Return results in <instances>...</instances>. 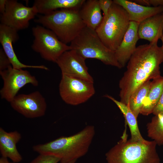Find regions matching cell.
I'll return each mask as SVG.
<instances>
[{
	"label": "cell",
	"instance_id": "cell-1",
	"mask_svg": "<svg viewBox=\"0 0 163 163\" xmlns=\"http://www.w3.org/2000/svg\"><path fill=\"white\" fill-rule=\"evenodd\" d=\"M158 41L139 46L132 55L126 69L120 79V101L128 105L135 91L145 82L161 76L160 65L163 62V50Z\"/></svg>",
	"mask_w": 163,
	"mask_h": 163
},
{
	"label": "cell",
	"instance_id": "cell-2",
	"mask_svg": "<svg viewBox=\"0 0 163 163\" xmlns=\"http://www.w3.org/2000/svg\"><path fill=\"white\" fill-rule=\"evenodd\" d=\"M95 134L94 126L88 125L73 135L61 137L44 144L35 145L33 149L39 154L58 158L60 163H68L86 154Z\"/></svg>",
	"mask_w": 163,
	"mask_h": 163
},
{
	"label": "cell",
	"instance_id": "cell-3",
	"mask_svg": "<svg viewBox=\"0 0 163 163\" xmlns=\"http://www.w3.org/2000/svg\"><path fill=\"white\" fill-rule=\"evenodd\" d=\"M127 137L125 131L121 139L106 153L107 163H160L154 141L134 142Z\"/></svg>",
	"mask_w": 163,
	"mask_h": 163
},
{
	"label": "cell",
	"instance_id": "cell-4",
	"mask_svg": "<svg viewBox=\"0 0 163 163\" xmlns=\"http://www.w3.org/2000/svg\"><path fill=\"white\" fill-rule=\"evenodd\" d=\"M79 9H62L38 15L34 21L52 31L59 39L67 44L86 26L79 14Z\"/></svg>",
	"mask_w": 163,
	"mask_h": 163
},
{
	"label": "cell",
	"instance_id": "cell-5",
	"mask_svg": "<svg viewBox=\"0 0 163 163\" xmlns=\"http://www.w3.org/2000/svg\"><path fill=\"white\" fill-rule=\"evenodd\" d=\"M130 22L126 11L113 2L95 31L104 45L114 52L121 42Z\"/></svg>",
	"mask_w": 163,
	"mask_h": 163
},
{
	"label": "cell",
	"instance_id": "cell-6",
	"mask_svg": "<svg viewBox=\"0 0 163 163\" xmlns=\"http://www.w3.org/2000/svg\"><path fill=\"white\" fill-rule=\"evenodd\" d=\"M70 46L86 59H96L106 65L122 68L116 59L114 52L104 45L95 30L87 26L70 43Z\"/></svg>",
	"mask_w": 163,
	"mask_h": 163
},
{
	"label": "cell",
	"instance_id": "cell-7",
	"mask_svg": "<svg viewBox=\"0 0 163 163\" xmlns=\"http://www.w3.org/2000/svg\"><path fill=\"white\" fill-rule=\"evenodd\" d=\"M32 31L34 39L31 47L46 61L56 63L62 53L72 49L52 31L41 25L33 27Z\"/></svg>",
	"mask_w": 163,
	"mask_h": 163
},
{
	"label": "cell",
	"instance_id": "cell-8",
	"mask_svg": "<svg viewBox=\"0 0 163 163\" xmlns=\"http://www.w3.org/2000/svg\"><path fill=\"white\" fill-rule=\"evenodd\" d=\"M59 92L62 100L66 104L76 106L86 102L95 93L94 82L62 74Z\"/></svg>",
	"mask_w": 163,
	"mask_h": 163
},
{
	"label": "cell",
	"instance_id": "cell-9",
	"mask_svg": "<svg viewBox=\"0 0 163 163\" xmlns=\"http://www.w3.org/2000/svg\"><path fill=\"white\" fill-rule=\"evenodd\" d=\"M3 85L0 91L2 99L10 102L17 95L19 90L25 85L30 84L37 86L39 82L36 77L23 69L13 68L12 66L0 71Z\"/></svg>",
	"mask_w": 163,
	"mask_h": 163
},
{
	"label": "cell",
	"instance_id": "cell-10",
	"mask_svg": "<svg viewBox=\"0 0 163 163\" xmlns=\"http://www.w3.org/2000/svg\"><path fill=\"white\" fill-rule=\"evenodd\" d=\"M36 7L26 6L16 0H6L5 12L0 15V24L17 31L26 29L37 14Z\"/></svg>",
	"mask_w": 163,
	"mask_h": 163
},
{
	"label": "cell",
	"instance_id": "cell-11",
	"mask_svg": "<svg viewBox=\"0 0 163 163\" xmlns=\"http://www.w3.org/2000/svg\"><path fill=\"white\" fill-rule=\"evenodd\" d=\"M10 104L13 109L28 118L43 116L47 108L45 99L38 91L17 95Z\"/></svg>",
	"mask_w": 163,
	"mask_h": 163
},
{
	"label": "cell",
	"instance_id": "cell-12",
	"mask_svg": "<svg viewBox=\"0 0 163 163\" xmlns=\"http://www.w3.org/2000/svg\"><path fill=\"white\" fill-rule=\"evenodd\" d=\"M86 59L75 50L71 49L62 53L56 62L62 74L81 78L94 82L88 72Z\"/></svg>",
	"mask_w": 163,
	"mask_h": 163
},
{
	"label": "cell",
	"instance_id": "cell-13",
	"mask_svg": "<svg viewBox=\"0 0 163 163\" xmlns=\"http://www.w3.org/2000/svg\"><path fill=\"white\" fill-rule=\"evenodd\" d=\"M18 31L7 26L0 24V43L5 53L9 59L12 67L15 69L30 68L49 70L43 65H29L21 62L14 51L13 44L18 40Z\"/></svg>",
	"mask_w": 163,
	"mask_h": 163
},
{
	"label": "cell",
	"instance_id": "cell-14",
	"mask_svg": "<svg viewBox=\"0 0 163 163\" xmlns=\"http://www.w3.org/2000/svg\"><path fill=\"white\" fill-rule=\"evenodd\" d=\"M139 23L130 21L121 42L114 51L116 59L122 68L127 63L136 48V44L139 39L138 33Z\"/></svg>",
	"mask_w": 163,
	"mask_h": 163
},
{
	"label": "cell",
	"instance_id": "cell-15",
	"mask_svg": "<svg viewBox=\"0 0 163 163\" xmlns=\"http://www.w3.org/2000/svg\"><path fill=\"white\" fill-rule=\"evenodd\" d=\"M127 12L130 21L140 23L145 19L163 13V6H147L126 0H113Z\"/></svg>",
	"mask_w": 163,
	"mask_h": 163
},
{
	"label": "cell",
	"instance_id": "cell-16",
	"mask_svg": "<svg viewBox=\"0 0 163 163\" xmlns=\"http://www.w3.org/2000/svg\"><path fill=\"white\" fill-rule=\"evenodd\" d=\"M21 138L17 131L8 132L0 128V152L2 157L9 158L13 162L17 163L22 160L16 145Z\"/></svg>",
	"mask_w": 163,
	"mask_h": 163
},
{
	"label": "cell",
	"instance_id": "cell-17",
	"mask_svg": "<svg viewBox=\"0 0 163 163\" xmlns=\"http://www.w3.org/2000/svg\"><path fill=\"white\" fill-rule=\"evenodd\" d=\"M138 33L139 39L150 43L158 41L163 36V14H158L148 18L139 24Z\"/></svg>",
	"mask_w": 163,
	"mask_h": 163
},
{
	"label": "cell",
	"instance_id": "cell-18",
	"mask_svg": "<svg viewBox=\"0 0 163 163\" xmlns=\"http://www.w3.org/2000/svg\"><path fill=\"white\" fill-rule=\"evenodd\" d=\"M98 0H85L79 10L80 15L86 26L95 30L103 18Z\"/></svg>",
	"mask_w": 163,
	"mask_h": 163
},
{
	"label": "cell",
	"instance_id": "cell-19",
	"mask_svg": "<svg viewBox=\"0 0 163 163\" xmlns=\"http://www.w3.org/2000/svg\"><path fill=\"white\" fill-rule=\"evenodd\" d=\"M85 0H35L33 5L38 13L44 14L59 9H79Z\"/></svg>",
	"mask_w": 163,
	"mask_h": 163
},
{
	"label": "cell",
	"instance_id": "cell-20",
	"mask_svg": "<svg viewBox=\"0 0 163 163\" xmlns=\"http://www.w3.org/2000/svg\"><path fill=\"white\" fill-rule=\"evenodd\" d=\"M163 92V77H160L151 81L148 94L144 100L140 113L148 115L152 113Z\"/></svg>",
	"mask_w": 163,
	"mask_h": 163
},
{
	"label": "cell",
	"instance_id": "cell-21",
	"mask_svg": "<svg viewBox=\"0 0 163 163\" xmlns=\"http://www.w3.org/2000/svg\"><path fill=\"white\" fill-rule=\"evenodd\" d=\"M105 97L113 101L123 114L126 121L129 126L131 135L130 140L134 142H145L148 141L142 136L138 128L137 121V118L131 111L129 107L120 101H118L113 97L106 95Z\"/></svg>",
	"mask_w": 163,
	"mask_h": 163
},
{
	"label": "cell",
	"instance_id": "cell-22",
	"mask_svg": "<svg viewBox=\"0 0 163 163\" xmlns=\"http://www.w3.org/2000/svg\"><path fill=\"white\" fill-rule=\"evenodd\" d=\"M151 82V81H148L144 83L135 91L130 97L127 106L136 118L148 94Z\"/></svg>",
	"mask_w": 163,
	"mask_h": 163
},
{
	"label": "cell",
	"instance_id": "cell-23",
	"mask_svg": "<svg viewBox=\"0 0 163 163\" xmlns=\"http://www.w3.org/2000/svg\"><path fill=\"white\" fill-rule=\"evenodd\" d=\"M148 136L159 145H163V114L155 115L147 125Z\"/></svg>",
	"mask_w": 163,
	"mask_h": 163
},
{
	"label": "cell",
	"instance_id": "cell-24",
	"mask_svg": "<svg viewBox=\"0 0 163 163\" xmlns=\"http://www.w3.org/2000/svg\"><path fill=\"white\" fill-rule=\"evenodd\" d=\"M60 159L56 157L47 155L39 154L29 163H58Z\"/></svg>",
	"mask_w": 163,
	"mask_h": 163
},
{
	"label": "cell",
	"instance_id": "cell-25",
	"mask_svg": "<svg viewBox=\"0 0 163 163\" xmlns=\"http://www.w3.org/2000/svg\"><path fill=\"white\" fill-rule=\"evenodd\" d=\"M12 66L8 58L2 48L0 49V71L7 69Z\"/></svg>",
	"mask_w": 163,
	"mask_h": 163
},
{
	"label": "cell",
	"instance_id": "cell-26",
	"mask_svg": "<svg viewBox=\"0 0 163 163\" xmlns=\"http://www.w3.org/2000/svg\"><path fill=\"white\" fill-rule=\"evenodd\" d=\"M134 2L142 5L157 7L163 6V0H135L132 1Z\"/></svg>",
	"mask_w": 163,
	"mask_h": 163
},
{
	"label": "cell",
	"instance_id": "cell-27",
	"mask_svg": "<svg viewBox=\"0 0 163 163\" xmlns=\"http://www.w3.org/2000/svg\"><path fill=\"white\" fill-rule=\"evenodd\" d=\"M100 8L103 12L104 16L106 15L113 3L111 0H98Z\"/></svg>",
	"mask_w": 163,
	"mask_h": 163
},
{
	"label": "cell",
	"instance_id": "cell-28",
	"mask_svg": "<svg viewBox=\"0 0 163 163\" xmlns=\"http://www.w3.org/2000/svg\"><path fill=\"white\" fill-rule=\"evenodd\" d=\"M152 113L155 115L158 114H163V92Z\"/></svg>",
	"mask_w": 163,
	"mask_h": 163
},
{
	"label": "cell",
	"instance_id": "cell-29",
	"mask_svg": "<svg viewBox=\"0 0 163 163\" xmlns=\"http://www.w3.org/2000/svg\"><path fill=\"white\" fill-rule=\"evenodd\" d=\"M6 0H0V12L1 14L4 13L5 11Z\"/></svg>",
	"mask_w": 163,
	"mask_h": 163
},
{
	"label": "cell",
	"instance_id": "cell-30",
	"mask_svg": "<svg viewBox=\"0 0 163 163\" xmlns=\"http://www.w3.org/2000/svg\"><path fill=\"white\" fill-rule=\"evenodd\" d=\"M0 163H15L13 162H9L8 158L3 157H1L0 158Z\"/></svg>",
	"mask_w": 163,
	"mask_h": 163
},
{
	"label": "cell",
	"instance_id": "cell-31",
	"mask_svg": "<svg viewBox=\"0 0 163 163\" xmlns=\"http://www.w3.org/2000/svg\"><path fill=\"white\" fill-rule=\"evenodd\" d=\"M160 39L161 40L162 42V45L161 47L163 50V36L161 37Z\"/></svg>",
	"mask_w": 163,
	"mask_h": 163
},
{
	"label": "cell",
	"instance_id": "cell-32",
	"mask_svg": "<svg viewBox=\"0 0 163 163\" xmlns=\"http://www.w3.org/2000/svg\"><path fill=\"white\" fill-rule=\"evenodd\" d=\"M76 160H74L70 162H69L68 163H75L76 162Z\"/></svg>",
	"mask_w": 163,
	"mask_h": 163
},
{
	"label": "cell",
	"instance_id": "cell-33",
	"mask_svg": "<svg viewBox=\"0 0 163 163\" xmlns=\"http://www.w3.org/2000/svg\"></svg>",
	"mask_w": 163,
	"mask_h": 163
}]
</instances>
